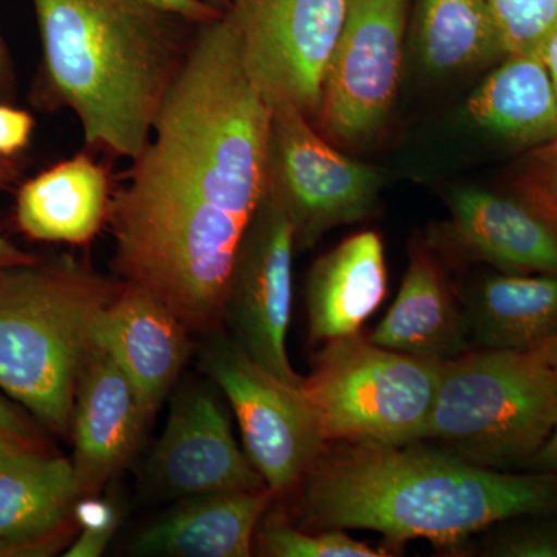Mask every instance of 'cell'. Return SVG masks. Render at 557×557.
Returning a JSON list of instances; mask_svg holds the SVG:
<instances>
[{
	"label": "cell",
	"instance_id": "cell-1",
	"mask_svg": "<svg viewBox=\"0 0 557 557\" xmlns=\"http://www.w3.org/2000/svg\"><path fill=\"white\" fill-rule=\"evenodd\" d=\"M270 124L228 16L203 22L110 196L120 281L159 299L189 333L222 327L231 267L265 194Z\"/></svg>",
	"mask_w": 557,
	"mask_h": 557
},
{
	"label": "cell",
	"instance_id": "cell-2",
	"mask_svg": "<svg viewBox=\"0 0 557 557\" xmlns=\"http://www.w3.org/2000/svg\"><path fill=\"white\" fill-rule=\"evenodd\" d=\"M300 483L302 530H370L394 544H453L504 520L557 512L556 474L498 471L418 443H327Z\"/></svg>",
	"mask_w": 557,
	"mask_h": 557
},
{
	"label": "cell",
	"instance_id": "cell-3",
	"mask_svg": "<svg viewBox=\"0 0 557 557\" xmlns=\"http://www.w3.org/2000/svg\"><path fill=\"white\" fill-rule=\"evenodd\" d=\"M33 7L42 44L40 104L75 112L89 148L134 160L199 24L148 0Z\"/></svg>",
	"mask_w": 557,
	"mask_h": 557
},
{
	"label": "cell",
	"instance_id": "cell-4",
	"mask_svg": "<svg viewBox=\"0 0 557 557\" xmlns=\"http://www.w3.org/2000/svg\"><path fill=\"white\" fill-rule=\"evenodd\" d=\"M123 282L70 256L0 270V391L67 434L91 327Z\"/></svg>",
	"mask_w": 557,
	"mask_h": 557
},
{
	"label": "cell",
	"instance_id": "cell-5",
	"mask_svg": "<svg viewBox=\"0 0 557 557\" xmlns=\"http://www.w3.org/2000/svg\"><path fill=\"white\" fill-rule=\"evenodd\" d=\"M557 426V372L531 351L480 348L443 362L426 437L509 471L527 467Z\"/></svg>",
	"mask_w": 557,
	"mask_h": 557
},
{
	"label": "cell",
	"instance_id": "cell-6",
	"mask_svg": "<svg viewBox=\"0 0 557 557\" xmlns=\"http://www.w3.org/2000/svg\"><path fill=\"white\" fill-rule=\"evenodd\" d=\"M442 369L358 332L325 343L300 392L327 443L409 445L426 437Z\"/></svg>",
	"mask_w": 557,
	"mask_h": 557
},
{
	"label": "cell",
	"instance_id": "cell-7",
	"mask_svg": "<svg viewBox=\"0 0 557 557\" xmlns=\"http://www.w3.org/2000/svg\"><path fill=\"white\" fill-rule=\"evenodd\" d=\"M383 175L348 159L295 109L271 110L265 193L292 223L296 251L329 231L361 222L379 199Z\"/></svg>",
	"mask_w": 557,
	"mask_h": 557
},
{
	"label": "cell",
	"instance_id": "cell-8",
	"mask_svg": "<svg viewBox=\"0 0 557 557\" xmlns=\"http://www.w3.org/2000/svg\"><path fill=\"white\" fill-rule=\"evenodd\" d=\"M347 0H230L242 64L271 110L314 123Z\"/></svg>",
	"mask_w": 557,
	"mask_h": 557
},
{
	"label": "cell",
	"instance_id": "cell-9",
	"mask_svg": "<svg viewBox=\"0 0 557 557\" xmlns=\"http://www.w3.org/2000/svg\"><path fill=\"white\" fill-rule=\"evenodd\" d=\"M201 368L239 421L245 454L276 496L302 482L327 446L300 388L256 364L219 330L207 333Z\"/></svg>",
	"mask_w": 557,
	"mask_h": 557
},
{
	"label": "cell",
	"instance_id": "cell-10",
	"mask_svg": "<svg viewBox=\"0 0 557 557\" xmlns=\"http://www.w3.org/2000/svg\"><path fill=\"white\" fill-rule=\"evenodd\" d=\"M408 2L347 0L314 121L330 141L366 145L386 124L401 78Z\"/></svg>",
	"mask_w": 557,
	"mask_h": 557
},
{
	"label": "cell",
	"instance_id": "cell-11",
	"mask_svg": "<svg viewBox=\"0 0 557 557\" xmlns=\"http://www.w3.org/2000/svg\"><path fill=\"white\" fill-rule=\"evenodd\" d=\"M295 251L288 215L263 194L231 267L222 325L256 364L300 388L304 376L292 368L287 351Z\"/></svg>",
	"mask_w": 557,
	"mask_h": 557
},
{
	"label": "cell",
	"instance_id": "cell-12",
	"mask_svg": "<svg viewBox=\"0 0 557 557\" xmlns=\"http://www.w3.org/2000/svg\"><path fill=\"white\" fill-rule=\"evenodd\" d=\"M152 496L180 498L269 487L234 438L228 417L207 388H183L146 463Z\"/></svg>",
	"mask_w": 557,
	"mask_h": 557
},
{
	"label": "cell",
	"instance_id": "cell-13",
	"mask_svg": "<svg viewBox=\"0 0 557 557\" xmlns=\"http://www.w3.org/2000/svg\"><path fill=\"white\" fill-rule=\"evenodd\" d=\"M148 421L126 373L104 348L91 344L81 369L70 424L79 498L97 496L126 467Z\"/></svg>",
	"mask_w": 557,
	"mask_h": 557
},
{
	"label": "cell",
	"instance_id": "cell-14",
	"mask_svg": "<svg viewBox=\"0 0 557 557\" xmlns=\"http://www.w3.org/2000/svg\"><path fill=\"white\" fill-rule=\"evenodd\" d=\"M91 344L104 348L126 373L149 418L190 354L189 332L182 321L148 292L124 282L95 319Z\"/></svg>",
	"mask_w": 557,
	"mask_h": 557
},
{
	"label": "cell",
	"instance_id": "cell-15",
	"mask_svg": "<svg viewBox=\"0 0 557 557\" xmlns=\"http://www.w3.org/2000/svg\"><path fill=\"white\" fill-rule=\"evenodd\" d=\"M72 461L38 448L0 465V557L49 556L76 525Z\"/></svg>",
	"mask_w": 557,
	"mask_h": 557
},
{
	"label": "cell",
	"instance_id": "cell-16",
	"mask_svg": "<svg viewBox=\"0 0 557 557\" xmlns=\"http://www.w3.org/2000/svg\"><path fill=\"white\" fill-rule=\"evenodd\" d=\"M449 209L443 240L460 258L505 273L557 274V231L528 205L490 190L460 188L454 190Z\"/></svg>",
	"mask_w": 557,
	"mask_h": 557
},
{
	"label": "cell",
	"instance_id": "cell-17",
	"mask_svg": "<svg viewBox=\"0 0 557 557\" xmlns=\"http://www.w3.org/2000/svg\"><path fill=\"white\" fill-rule=\"evenodd\" d=\"M276 494L270 487L180 498L132 544L137 556L248 557L260 520Z\"/></svg>",
	"mask_w": 557,
	"mask_h": 557
},
{
	"label": "cell",
	"instance_id": "cell-18",
	"mask_svg": "<svg viewBox=\"0 0 557 557\" xmlns=\"http://www.w3.org/2000/svg\"><path fill=\"white\" fill-rule=\"evenodd\" d=\"M369 339L376 346L442 362L472 350L463 304L426 245L410 248L397 299Z\"/></svg>",
	"mask_w": 557,
	"mask_h": 557
},
{
	"label": "cell",
	"instance_id": "cell-19",
	"mask_svg": "<svg viewBox=\"0 0 557 557\" xmlns=\"http://www.w3.org/2000/svg\"><path fill=\"white\" fill-rule=\"evenodd\" d=\"M387 292L384 245L375 231H362L330 249L307 278V318L311 341L358 333Z\"/></svg>",
	"mask_w": 557,
	"mask_h": 557
},
{
	"label": "cell",
	"instance_id": "cell-20",
	"mask_svg": "<svg viewBox=\"0 0 557 557\" xmlns=\"http://www.w3.org/2000/svg\"><path fill=\"white\" fill-rule=\"evenodd\" d=\"M109 201L108 172L89 153H78L21 186L16 222L33 240L83 245L108 220Z\"/></svg>",
	"mask_w": 557,
	"mask_h": 557
},
{
	"label": "cell",
	"instance_id": "cell-21",
	"mask_svg": "<svg viewBox=\"0 0 557 557\" xmlns=\"http://www.w3.org/2000/svg\"><path fill=\"white\" fill-rule=\"evenodd\" d=\"M472 347L531 351L557 335V274H490L463 299Z\"/></svg>",
	"mask_w": 557,
	"mask_h": 557
},
{
	"label": "cell",
	"instance_id": "cell-22",
	"mask_svg": "<svg viewBox=\"0 0 557 557\" xmlns=\"http://www.w3.org/2000/svg\"><path fill=\"white\" fill-rule=\"evenodd\" d=\"M482 129L512 145L539 148L557 138V97L544 53L508 54L469 98Z\"/></svg>",
	"mask_w": 557,
	"mask_h": 557
},
{
	"label": "cell",
	"instance_id": "cell-23",
	"mask_svg": "<svg viewBox=\"0 0 557 557\" xmlns=\"http://www.w3.org/2000/svg\"><path fill=\"white\" fill-rule=\"evenodd\" d=\"M416 47L424 67L461 72L507 54L486 0H417Z\"/></svg>",
	"mask_w": 557,
	"mask_h": 557
},
{
	"label": "cell",
	"instance_id": "cell-24",
	"mask_svg": "<svg viewBox=\"0 0 557 557\" xmlns=\"http://www.w3.org/2000/svg\"><path fill=\"white\" fill-rule=\"evenodd\" d=\"M255 544L271 557H386L383 548L355 541L344 530L307 531L293 527L281 512L260 520Z\"/></svg>",
	"mask_w": 557,
	"mask_h": 557
},
{
	"label": "cell",
	"instance_id": "cell-25",
	"mask_svg": "<svg viewBox=\"0 0 557 557\" xmlns=\"http://www.w3.org/2000/svg\"><path fill=\"white\" fill-rule=\"evenodd\" d=\"M508 54L544 53L557 30V0H486Z\"/></svg>",
	"mask_w": 557,
	"mask_h": 557
},
{
	"label": "cell",
	"instance_id": "cell-26",
	"mask_svg": "<svg viewBox=\"0 0 557 557\" xmlns=\"http://www.w3.org/2000/svg\"><path fill=\"white\" fill-rule=\"evenodd\" d=\"M518 183L528 207L557 231V138L534 148Z\"/></svg>",
	"mask_w": 557,
	"mask_h": 557
},
{
	"label": "cell",
	"instance_id": "cell-27",
	"mask_svg": "<svg viewBox=\"0 0 557 557\" xmlns=\"http://www.w3.org/2000/svg\"><path fill=\"white\" fill-rule=\"evenodd\" d=\"M76 525L81 534L64 553L67 557H98L108 548L110 539L116 530L119 515L109 502L95 496L81 497L75 505Z\"/></svg>",
	"mask_w": 557,
	"mask_h": 557
},
{
	"label": "cell",
	"instance_id": "cell-28",
	"mask_svg": "<svg viewBox=\"0 0 557 557\" xmlns=\"http://www.w3.org/2000/svg\"><path fill=\"white\" fill-rule=\"evenodd\" d=\"M486 555L498 557H557V520L507 531L491 542Z\"/></svg>",
	"mask_w": 557,
	"mask_h": 557
},
{
	"label": "cell",
	"instance_id": "cell-29",
	"mask_svg": "<svg viewBox=\"0 0 557 557\" xmlns=\"http://www.w3.org/2000/svg\"><path fill=\"white\" fill-rule=\"evenodd\" d=\"M35 120L27 110L0 102V157L14 159L30 143Z\"/></svg>",
	"mask_w": 557,
	"mask_h": 557
},
{
	"label": "cell",
	"instance_id": "cell-30",
	"mask_svg": "<svg viewBox=\"0 0 557 557\" xmlns=\"http://www.w3.org/2000/svg\"><path fill=\"white\" fill-rule=\"evenodd\" d=\"M17 172H20V168H17L16 160L0 157V188L13 182L16 178ZM36 259H38L36 256L22 251L16 245L0 236V270L24 265V263H30Z\"/></svg>",
	"mask_w": 557,
	"mask_h": 557
},
{
	"label": "cell",
	"instance_id": "cell-31",
	"mask_svg": "<svg viewBox=\"0 0 557 557\" xmlns=\"http://www.w3.org/2000/svg\"><path fill=\"white\" fill-rule=\"evenodd\" d=\"M0 431L28 445L38 446V437L32 421L3 395H0Z\"/></svg>",
	"mask_w": 557,
	"mask_h": 557
},
{
	"label": "cell",
	"instance_id": "cell-32",
	"mask_svg": "<svg viewBox=\"0 0 557 557\" xmlns=\"http://www.w3.org/2000/svg\"><path fill=\"white\" fill-rule=\"evenodd\" d=\"M148 2L160 7V9L180 14V16L185 17V20L197 22V24L218 20V17L223 16L218 10L211 9V7L201 2V0H148Z\"/></svg>",
	"mask_w": 557,
	"mask_h": 557
},
{
	"label": "cell",
	"instance_id": "cell-33",
	"mask_svg": "<svg viewBox=\"0 0 557 557\" xmlns=\"http://www.w3.org/2000/svg\"><path fill=\"white\" fill-rule=\"evenodd\" d=\"M527 467L533 469L534 472L557 475V426L545 445L528 461Z\"/></svg>",
	"mask_w": 557,
	"mask_h": 557
},
{
	"label": "cell",
	"instance_id": "cell-34",
	"mask_svg": "<svg viewBox=\"0 0 557 557\" xmlns=\"http://www.w3.org/2000/svg\"><path fill=\"white\" fill-rule=\"evenodd\" d=\"M14 90H16V79H14L13 61L0 36V102L10 101L14 97Z\"/></svg>",
	"mask_w": 557,
	"mask_h": 557
},
{
	"label": "cell",
	"instance_id": "cell-35",
	"mask_svg": "<svg viewBox=\"0 0 557 557\" xmlns=\"http://www.w3.org/2000/svg\"><path fill=\"white\" fill-rule=\"evenodd\" d=\"M30 448H38V446L28 445V443L21 442V440L0 431V465L5 463L9 458L16 456L21 450Z\"/></svg>",
	"mask_w": 557,
	"mask_h": 557
},
{
	"label": "cell",
	"instance_id": "cell-36",
	"mask_svg": "<svg viewBox=\"0 0 557 557\" xmlns=\"http://www.w3.org/2000/svg\"><path fill=\"white\" fill-rule=\"evenodd\" d=\"M531 354H533L534 357L539 359V361L544 362L545 366H548L549 369H553L555 372H557V335L555 338H552L547 341V343L542 344L541 347L531 350Z\"/></svg>",
	"mask_w": 557,
	"mask_h": 557
},
{
	"label": "cell",
	"instance_id": "cell-37",
	"mask_svg": "<svg viewBox=\"0 0 557 557\" xmlns=\"http://www.w3.org/2000/svg\"><path fill=\"white\" fill-rule=\"evenodd\" d=\"M544 61L545 65H547L549 78H552L553 87H555L557 97V30L553 33L547 46H545Z\"/></svg>",
	"mask_w": 557,
	"mask_h": 557
},
{
	"label": "cell",
	"instance_id": "cell-38",
	"mask_svg": "<svg viewBox=\"0 0 557 557\" xmlns=\"http://www.w3.org/2000/svg\"><path fill=\"white\" fill-rule=\"evenodd\" d=\"M207 3L211 9L218 10L219 13L225 14L230 9V0H201Z\"/></svg>",
	"mask_w": 557,
	"mask_h": 557
}]
</instances>
